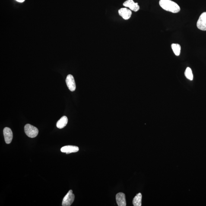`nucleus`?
<instances>
[{
    "instance_id": "1",
    "label": "nucleus",
    "mask_w": 206,
    "mask_h": 206,
    "mask_svg": "<svg viewBox=\"0 0 206 206\" xmlns=\"http://www.w3.org/2000/svg\"><path fill=\"white\" fill-rule=\"evenodd\" d=\"M159 5L163 9L173 13H177L180 11V7L176 2L171 0H160Z\"/></svg>"
},
{
    "instance_id": "2",
    "label": "nucleus",
    "mask_w": 206,
    "mask_h": 206,
    "mask_svg": "<svg viewBox=\"0 0 206 206\" xmlns=\"http://www.w3.org/2000/svg\"><path fill=\"white\" fill-rule=\"evenodd\" d=\"M24 129L26 135L30 138H34L37 136L38 134L39 131L38 128L30 124H27L25 126Z\"/></svg>"
},
{
    "instance_id": "3",
    "label": "nucleus",
    "mask_w": 206,
    "mask_h": 206,
    "mask_svg": "<svg viewBox=\"0 0 206 206\" xmlns=\"http://www.w3.org/2000/svg\"><path fill=\"white\" fill-rule=\"evenodd\" d=\"M75 196L73 194V191L70 190L68 191V193L64 197L63 200L62 205L63 206H70L72 204L74 200Z\"/></svg>"
},
{
    "instance_id": "4",
    "label": "nucleus",
    "mask_w": 206,
    "mask_h": 206,
    "mask_svg": "<svg viewBox=\"0 0 206 206\" xmlns=\"http://www.w3.org/2000/svg\"><path fill=\"white\" fill-rule=\"evenodd\" d=\"M197 27L202 31H206V12L201 14L197 21Z\"/></svg>"
},
{
    "instance_id": "5",
    "label": "nucleus",
    "mask_w": 206,
    "mask_h": 206,
    "mask_svg": "<svg viewBox=\"0 0 206 206\" xmlns=\"http://www.w3.org/2000/svg\"><path fill=\"white\" fill-rule=\"evenodd\" d=\"M124 7H128L131 11L137 12L140 9L138 3L134 2L133 0H127L123 3Z\"/></svg>"
},
{
    "instance_id": "6",
    "label": "nucleus",
    "mask_w": 206,
    "mask_h": 206,
    "mask_svg": "<svg viewBox=\"0 0 206 206\" xmlns=\"http://www.w3.org/2000/svg\"><path fill=\"white\" fill-rule=\"evenodd\" d=\"M118 12L119 15L125 20H128L130 18L132 14L131 10L127 8H120Z\"/></svg>"
},
{
    "instance_id": "7",
    "label": "nucleus",
    "mask_w": 206,
    "mask_h": 206,
    "mask_svg": "<svg viewBox=\"0 0 206 206\" xmlns=\"http://www.w3.org/2000/svg\"><path fill=\"white\" fill-rule=\"evenodd\" d=\"M66 83L69 90L71 91H74L76 88L75 82L74 77L71 74H68L66 79Z\"/></svg>"
},
{
    "instance_id": "8",
    "label": "nucleus",
    "mask_w": 206,
    "mask_h": 206,
    "mask_svg": "<svg viewBox=\"0 0 206 206\" xmlns=\"http://www.w3.org/2000/svg\"><path fill=\"white\" fill-rule=\"evenodd\" d=\"M3 133L6 143L7 144H10L12 141L13 136L11 129L8 127H6L4 128Z\"/></svg>"
},
{
    "instance_id": "9",
    "label": "nucleus",
    "mask_w": 206,
    "mask_h": 206,
    "mask_svg": "<svg viewBox=\"0 0 206 206\" xmlns=\"http://www.w3.org/2000/svg\"><path fill=\"white\" fill-rule=\"evenodd\" d=\"M116 199L117 204L118 206H126V205L125 195L123 193L119 192L117 194Z\"/></svg>"
},
{
    "instance_id": "10",
    "label": "nucleus",
    "mask_w": 206,
    "mask_h": 206,
    "mask_svg": "<svg viewBox=\"0 0 206 206\" xmlns=\"http://www.w3.org/2000/svg\"><path fill=\"white\" fill-rule=\"evenodd\" d=\"M79 150V147L76 146H67L62 147L61 149V151L63 153H65L69 154L72 153H75Z\"/></svg>"
},
{
    "instance_id": "11",
    "label": "nucleus",
    "mask_w": 206,
    "mask_h": 206,
    "mask_svg": "<svg viewBox=\"0 0 206 206\" xmlns=\"http://www.w3.org/2000/svg\"><path fill=\"white\" fill-rule=\"evenodd\" d=\"M68 119L66 116H63L57 122V127L59 129L63 128L68 123Z\"/></svg>"
},
{
    "instance_id": "12",
    "label": "nucleus",
    "mask_w": 206,
    "mask_h": 206,
    "mask_svg": "<svg viewBox=\"0 0 206 206\" xmlns=\"http://www.w3.org/2000/svg\"><path fill=\"white\" fill-rule=\"evenodd\" d=\"M142 195L139 193L137 194L133 200V204L134 206H141L142 205Z\"/></svg>"
},
{
    "instance_id": "13",
    "label": "nucleus",
    "mask_w": 206,
    "mask_h": 206,
    "mask_svg": "<svg viewBox=\"0 0 206 206\" xmlns=\"http://www.w3.org/2000/svg\"><path fill=\"white\" fill-rule=\"evenodd\" d=\"M174 53L176 56H179L181 53V47L178 44H172L171 45Z\"/></svg>"
},
{
    "instance_id": "14",
    "label": "nucleus",
    "mask_w": 206,
    "mask_h": 206,
    "mask_svg": "<svg viewBox=\"0 0 206 206\" xmlns=\"http://www.w3.org/2000/svg\"><path fill=\"white\" fill-rule=\"evenodd\" d=\"M185 77L188 80L192 81L193 80V74L192 70L190 67H187L185 73Z\"/></svg>"
},
{
    "instance_id": "15",
    "label": "nucleus",
    "mask_w": 206,
    "mask_h": 206,
    "mask_svg": "<svg viewBox=\"0 0 206 206\" xmlns=\"http://www.w3.org/2000/svg\"><path fill=\"white\" fill-rule=\"evenodd\" d=\"M16 1H17V2H24V1H25V0H16Z\"/></svg>"
}]
</instances>
